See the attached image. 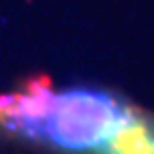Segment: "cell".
<instances>
[{
  "label": "cell",
  "mask_w": 154,
  "mask_h": 154,
  "mask_svg": "<svg viewBox=\"0 0 154 154\" xmlns=\"http://www.w3.org/2000/svg\"><path fill=\"white\" fill-rule=\"evenodd\" d=\"M135 105L99 86L54 90L45 77L0 94V131L66 154H103Z\"/></svg>",
  "instance_id": "cell-1"
},
{
  "label": "cell",
  "mask_w": 154,
  "mask_h": 154,
  "mask_svg": "<svg viewBox=\"0 0 154 154\" xmlns=\"http://www.w3.org/2000/svg\"><path fill=\"white\" fill-rule=\"evenodd\" d=\"M103 154H154V113L135 107Z\"/></svg>",
  "instance_id": "cell-2"
}]
</instances>
